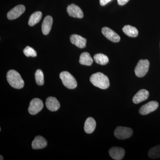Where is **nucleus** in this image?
Masks as SVG:
<instances>
[{"label": "nucleus", "mask_w": 160, "mask_h": 160, "mask_svg": "<svg viewBox=\"0 0 160 160\" xmlns=\"http://www.w3.org/2000/svg\"><path fill=\"white\" fill-rule=\"evenodd\" d=\"M149 62L148 60H140L135 69L136 75L142 78L146 75L149 70Z\"/></svg>", "instance_id": "4"}, {"label": "nucleus", "mask_w": 160, "mask_h": 160, "mask_svg": "<svg viewBox=\"0 0 160 160\" xmlns=\"http://www.w3.org/2000/svg\"><path fill=\"white\" fill-rule=\"evenodd\" d=\"M118 3L120 6H123L128 2L129 0H117Z\"/></svg>", "instance_id": "25"}, {"label": "nucleus", "mask_w": 160, "mask_h": 160, "mask_svg": "<svg viewBox=\"0 0 160 160\" xmlns=\"http://www.w3.org/2000/svg\"><path fill=\"white\" fill-rule=\"evenodd\" d=\"M148 156L152 159H157L160 158V145L152 148L148 152Z\"/></svg>", "instance_id": "22"}, {"label": "nucleus", "mask_w": 160, "mask_h": 160, "mask_svg": "<svg viewBox=\"0 0 160 160\" xmlns=\"http://www.w3.org/2000/svg\"><path fill=\"white\" fill-rule=\"evenodd\" d=\"M53 19L50 16H47L43 20L42 24V29L43 34L47 35L49 34V32L51 30L52 26Z\"/></svg>", "instance_id": "16"}, {"label": "nucleus", "mask_w": 160, "mask_h": 160, "mask_svg": "<svg viewBox=\"0 0 160 160\" xmlns=\"http://www.w3.org/2000/svg\"><path fill=\"white\" fill-rule=\"evenodd\" d=\"M67 12L69 16L73 18H82L84 17L82 9L74 4H72L67 7Z\"/></svg>", "instance_id": "9"}, {"label": "nucleus", "mask_w": 160, "mask_h": 160, "mask_svg": "<svg viewBox=\"0 0 160 160\" xmlns=\"http://www.w3.org/2000/svg\"><path fill=\"white\" fill-rule=\"evenodd\" d=\"M24 54L27 57H36L37 56L36 52L33 48L30 46H26V48L23 50Z\"/></svg>", "instance_id": "24"}, {"label": "nucleus", "mask_w": 160, "mask_h": 160, "mask_svg": "<svg viewBox=\"0 0 160 160\" xmlns=\"http://www.w3.org/2000/svg\"><path fill=\"white\" fill-rule=\"evenodd\" d=\"M90 81L92 85L100 89H107L109 86L108 78L102 72H98L90 77Z\"/></svg>", "instance_id": "2"}, {"label": "nucleus", "mask_w": 160, "mask_h": 160, "mask_svg": "<svg viewBox=\"0 0 160 160\" xmlns=\"http://www.w3.org/2000/svg\"><path fill=\"white\" fill-rule=\"evenodd\" d=\"M46 105L47 109L50 111H57L60 107V104L56 98L50 97L47 98L46 100Z\"/></svg>", "instance_id": "13"}, {"label": "nucleus", "mask_w": 160, "mask_h": 160, "mask_svg": "<svg viewBox=\"0 0 160 160\" xmlns=\"http://www.w3.org/2000/svg\"><path fill=\"white\" fill-rule=\"evenodd\" d=\"M122 30L124 33L129 37L135 38L137 37L138 34V31L137 29L129 25L124 26Z\"/></svg>", "instance_id": "19"}, {"label": "nucleus", "mask_w": 160, "mask_h": 160, "mask_svg": "<svg viewBox=\"0 0 160 160\" xmlns=\"http://www.w3.org/2000/svg\"><path fill=\"white\" fill-rule=\"evenodd\" d=\"M42 12L40 11L36 12L31 15L29 18L28 24L30 26H34L36 24L39 22L42 18Z\"/></svg>", "instance_id": "20"}, {"label": "nucleus", "mask_w": 160, "mask_h": 160, "mask_svg": "<svg viewBox=\"0 0 160 160\" xmlns=\"http://www.w3.org/2000/svg\"><path fill=\"white\" fill-rule=\"evenodd\" d=\"M149 96V92L146 89H141L132 98L134 104H139L147 100Z\"/></svg>", "instance_id": "14"}, {"label": "nucleus", "mask_w": 160, "mask_h": 160, "mask_svg": "<svg viewBox=\"0 0 160 160\" xmlns=\"http://www.w3.org/2000/svg\"><path fill=\"white\" fill-rule=\"evenodd\" d=\"M79 62L82 65L90 66L93 62V59L89 52H84L80 56Z\"/></svg>", "instance_id": "18"}, {"label": "nucleus", "mask_w": 160, "mask_h": 160, "mask_svg": "<svg viewBox=\"0 0 160 160\" xmlns=\"http://www.w3.org/2000/svg\"><path fill=\"white\" fill-rule=\"evenodd\" d=\"M111 1L112 0H100V4L101 6H104Z\"/></svg>", "instance_id": "26"}, {"label": "nucleus", "mask_w": 160, "mask_h": 160, "mask_svg": "<svg viewBox=\"0 0 160 160\" xmlns=\"http://www.w3.org/2000/svg\"><path fill=\"white\" fill-rule=\"evenodd\" d=\"M70 42L80 49H83L86 46L87 40L85 38L77 34H72L70 37Z\"/></svg>", "instance_id": "12"}, {"label": "nucleus", "mask_w": 160, "mask_h": 160, "mask_svg": "<svg viewBox=\"0 0 160 160\" xmlns=\"http://www.w3.org/2000/svg\"><path fill=\"white\" fill-rule=\"evenodd\" d=\"M0 157H1V159H1V160H3V157L2 156V155H1L0 156Z\"/></svg>", "instance_id": "27"}, {"label": "nucleus", "mask_w": 160, "mask_h": 160, "mask_svg": "<svg viewBox=\"0 0 160 160\" xmlns=\"http://www.w3.org/2000/svg\"><path fill=\"white\" fill-rule=\"evenodd\" d=\"M133 131L128 127L118 126L115 130V137L120 140H125L130 138L132 135Z\"/></svg>", "instance_id": "5"}, {"label": "nucleus", "mask_w": 160, "mask_h": 160, "mask_svg": "<svg viewBox=\"0 0 160 160\" xmlns=\"http://www.w3.org/2000/svg\"><path fill=\"white\" fill-rule=\"evenodd\" d=\"M109 153L113 159L121 160L124 158L125 151L122 147H113L109 149Z\"/></svg>", "instance_id": "11"}, {"label": "nucleus", "mask_w": 160, "mask_h": 160, "mask_svg": "<svg viewBox=\"0 0 160 160\" xmlns=\"http://www.w3.org/2000/svg\"><path fill=\"white\" fill-rule=\"evenodd\" d=\"M36 82L38 86H42L44 84V77L43 72L41 69H38L35 73Z\"/></svg>", "instance_id": "23"}, {"label": "nucleus", "mask_w": 160, "mask_h": 160, "mask_svg": "<svg viewBox=\"0 0 160 160\" xmlns=\"http://www.w3.org/2000/svg\"><path fill=\"white\" fill-rule=\"evenodd\" d=\"M158 106V102L151 101L141 107L139 112L142 115H146L156 110Z\"/></svg>", "instance_id": "7"}, {"label": "nucleus", "mask_w": 160, "mask_h": 160, "mask_svg": "<svg viewBox=\"0 0 160 160\" xmlns=\"http://www.w3.org/2000/svg\"><path fill=\"white\" fill-rule=\"evenodd\" d=\"M95 62L101 65H106L109 62V58L106 55L102 53H98L93 57Z\"/></svg>", "instance_id": "21"}, {"label": "nucleus", "mask_w": 160, "mask_h": 160, "mask_svg": "<svg viewBox=\"0 0 160 160\" xmlns=\"http://www.w3.org/2000/svg\"><path fill=\"white\" fill-rule=\"evenodd\" d=\"M60 78L64 86L69 89L76 88L78 84L74 77L67 71H63L60 74Z\"/></svg>", "instance_id": "3"}, {"label": "nucleus", "mask_w": 160, "mask_h": 160, "mask_svg": "<svg viewBox=\"0 0 160 160\" xmlns=\"http://www.w3.org/2000/svg\"><path fill=\"white\" fill-rule=\"evenodd\" d=\"M6 78L9 85L15 89H22L24 87V80L16 70L13 69L9 70L7 72Z\"/></svg>", "instance_id": "1"}, {"label": "nucleus", "mask_w": 160, "mask_h": 160, "mask_svg": "<svg viewBox=\"0 0 160 160\" xmlns=\"http://www.w3.org/2000/svg\"><path fill=\"white\" fill-rule=\"evenodd\" d=\"M102 33L104 36L113 42H118L120 41V37L116 32L108 27H104L102 29Z\"/></svg>", "instance_id": "10"}, {"label": "nucleus", "mask_w": 160, "mask_h": 160, "mask_svg": "<svg viewBox=\"0 0 160 160\" xmlns=\"http://www.w3.org/2000/svg\"><path fill=\"white\" fill-rule=\"evenodd\" d=\"M43 106L44 104L42 101L40 99L36 98L30 102L28 111L30 114L36 115L42 109Z\"/></svg>", "instance_id": "6"}, {"label": "nucleus", "mask_w": 160, "mask_h": 160, "mask_svg": "<svg viewBox=\"0 0 160 160\" xmlns=\"http://www.w3.org/2000/svg\"><path fill=\"white\" fill-rule=\"evenodd\" d=\"M26 10V7L22 5H18L12 8L7 13V18L10 20H14L19 17Z\"/></svg>", "instance_id": "8"}, {"label": "nucleus", "mask_w": 160, "mask_h": 160, "mask_svg": "<svg viewBox=\"0 0 160 160\" xmlns=\"http://www.w3.org/2000/svg\"><path fill=\"white\" fill-rule=\"evenodd\" d=\"M96 126L95 120L92 118L89 117L86 119L84 125V130L88 134L92 133Z\"/></svg>", "instance_id": "17"}, {"label": "nucleus", "mask_w": 160, "mask_h": 160, "mask_svg": "<svg viewBox=\"0 0 160 160\" xmlns=\"http://www.w3.org/2000/svg\"><path fill=\"white\" fill-rule=\"evenodd\" d=\"M47 145V142L46 139L42 137L38 136L35 138L32 143V148L34 149H43Z\"/></svg>", "instance_id": "15"}]
</instances>
